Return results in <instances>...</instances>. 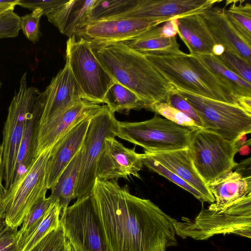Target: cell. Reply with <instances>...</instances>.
Here are the masks:
<instances>
[{
	"instance_id": "obj_1",
	"label": "cell",
	"mask_w": 251,
	"mask_h": 251,
	"mask_svg": "<svg viewBox=\"0 0 251 251\" xmlns=\"http://www.w3.org/2000/svg\"><path fill=\"white\" fill-rule=\"evenodd\" d=\"M106 251H166L177 241L176 220L116 179L96 178L91 193Z\"/></svg>"
},
{
	"instance_id": "obj_2",
	"label": "cell",
	"mask_w": 251,
	"mask_h": 251,
	"mask_svg": "<svg viewBox=\"0 0 251 251\" xmlns=\"http://www.w3.org/2000/svg\"><path fill=\"white\" fill-rule=\"evenodd\" d=\"M93 51L111 77L136 94L148 110L157 102H166L169 96L176 91L145 55L130 49L124 42Z\"/></svg>"
},
{
	"instance_id": "obj_3",
	"label": "cell",
	"mask_w": 251,
	"mask_h": 251,
	"mask_svg": "<svg viewBox=\"0 0 251 251\" xmlns=\"http://www.w3.org/2000/svg\"><path fill=\"white\" fill-rule=\"evenodd\" d=\"M145 56L176 89L239 106L231 88L198 56L184 52L177 55Z\"/></svg>"
},
{
	"instance_id": "obj_4",
	"label": "cell",
	"mask_w": 251,
	"mask_h": 251,
	"mask_svg": "<svg viewBox=\"0 0 251 251\" xmlns=\"http://www.w3.org/2000/svg\"><path fill=\"white\" fill-rule=\"evenodd\" d=\"M176 235L183 239L207 240L218 234L251 238V194L226 209L212 211L202 208L194 218L182 217L174 223Z\"/></svg>"
},
{
	"instance_id": "obj_5",
	"label": "cell",
	"mask_w": 251,
	"mask_h": 251,
	"mask_svg": "<svg viewBox=\"0 0 251 251\" xmlns=\"http://www.w3.org/2000/svg\"><path fill=\"white\" fill-rule=\"evenodd\" d=\"M51 149L34 158L5 192L3 199L4 219L10 227L18 229L33 206L46 197V167Z\"/></svg>"
},
{
	"instance_id": "obj_6",
	"label": "cell",
	"mask_w": 251,
	"mask_h": 251,
	"mask_svg": "<svg viewBox=\"0 0 251 251\" xmlns=\"http://www.w3.org/2000/svg\"><path fill=\"white\" fill-rule=\"evenodd\" d=\"M192 130L155 115L138 122H118L116 136L149 152L188 149Z\"/></svg>"
},
{
	"instance_id": "obj_7",
	"label": "cell",
	"mask_w": 251,
	"mask_h": 251,
	"mask_svg": "<svg viewBox=\"0 0 251 251\" xmlns=\"http://www.w3.org/2000/svg\"><path fill=\"white\" fill-rule=\"evenodd\" d=\"M40 92L35 87H27L26 73L20 81L8 108L2 131V173L6 191L12 185L15 174L18 151L25 125Z\"/></svg>"
},
{
	"instance_id": "obj_8",
	"label": "cell",
	"mask_w": 251,
	"mask_h": 251,
	"mask_svg": "<svg viewBox=\"0 0 251 251\" xmlns=\"http://www.w3.org/2000/svg\"><path fill=\"white\" fill-rule=\"evenodd\" d=\"M66 62L81 89L84 99L99 104L116 82L104 70L88 42L74 35L66 42Z\"/></svg>"
},
{
	"instance_id": "obj_9",
	"label": "cell",
	"mask_w": 251,
	"mask_h": 251,
	"mask_svg": "<svg viewBox=\"0 0 251 251\" xmlns=\"http://www.w3.org/2000/svg\"><path fill=\"white\" fill-rule=\"evenodd\" d=\"M188 150L194 166L206 184L236 167L234 143L201 128L192 131Z\"/></svg>"
},
{
	"instance_id": "obj_10",
	"label": "cell",
	"mask_w": 251,
	"mask_h": 251,
	"mask_svg": "<svg viewBox=\"0 0 251 251\" xmlns=\"http://www.w3.org/2000/svg\"><path fill=\"white\" fill-rule=\"evenodd\" d=\"M176 90L197 111L203 129L232 142L240 135L251 132V114L239 106Z\"/></svg>"
},
{
	"instance_id": "obj_11",
	"label": "cell",
	"mask_w": 251,
	"mask_h": 251,
	"mask_svg": "<svg viewBox=\"0 0 251 251\" xmlns=\"http://www.w3.org/2000/svg\"><path fill=\"white\" fill-rule=\"evenodd\" d=\"M118 121L106 105L91 118L81 147V158L75 189V199L91 194L96 179V170L104 148L105 139L116 137Z\"/></svg>"
},
{
	"instance_id": "obj_12",
	"label": "cell",
	"mask_w": 251,
	"mask_h": 251,
	"mask_svg": "<svg viewBox=\"0 0 251 251\" xmlns=\"http://www.w3.org/2000/svg\"><path fill=\"white\" fill-rule=\"evenodd\" d=\"M60 223L77 251H106L91 194L62 209Z\"/></svg>"
},
{
	"instance_id": "obj_13",
	"label": "cell",
	"mask_w": 251,
	"mask_h": 251,
	"mask_svg": "<svg viewBox=\"0 0 251 251\" xmlns=\"http://www.w3.org/2000/svg\"><path fill=\"white\" fill-rule=\"evenodd\" d=\"M161 24L159 21L123 18L90 21L75 36L87 41L93 50L131 40Z\"/></svg>"
},
{
	"instance_id": "obj_14",
	"label": "cell",
	"mask_w": 251,
	"mask_h": 251,
	"mask_svg": "<svg viewBox=\"0 0 251 251\" xmlns=\"http://www.w3.org/2000/svg\"><path fill=\"white\" fill-rule=\"evenodd\" d=\"M103 107L85 100L72 103L55 117L40 124L37 129L34 158L50 149L68 131L82 120L92 117Z\"/></svg>"
},
{
	"instance_id": "obj_15",
	"label": "cell",
	"mask_w": 251,
	"mask_h": 251,
	"mask_svg": "<svg viewBox=\"0 0 251 251\" xmlns=\"http://www.w3.org/2000/svg\"><path fill=\"white\" fill-rule=\"evenodd\" d=\"M222 1V0H137L132 9L117 18L152 20L162 24L172 19L201 14Z\"/></svg>"
},
{
	"instance_id": "obj_16",
	"label": "cell",
	"mask_w": 251,
	"mask_h": 251,
	"mask_svg": "<svg viewBox=\"0 0 251 251\" xmlns=\"http://www.w3.org/2000/svg\"><path fill=\"white\" fill-rule=\"evenodd\" d=\"M143 167L139 153L134 148H127L115 137H108L104 140V148L97 165L96 177L110 180L127 179L133 176L140 179L139 172Z\"/></svg>"
},
{
	"instance_id": "obj_17",
	"label": "cell",
	"mask_w": 251,
	"mask_h": 251,
	"mask_svg": "<svg viewBox=\"0 0 251 251\" xmlns=\"http://www.w3.org/2000/svg\"><path fill=\"white\" fill-rule=\"evenodd\" d=\"M91 117L82 120L71 128L51 148L46 167L48 189L55 186L63 172L80 150Z\"/></svg>"
},
{
	"instance_id": "obj_18",
	"label": "cell",
	"mask_w": 251,
	"mask_h": 251,
	"mask_svg": "<svg viewBox=\"0 0 251 251\" xmlns=\"http://www.w3.org/2000/svg\"><path fill=\"white\" fill-rule=\"evenodd\" d=\"M44 104L39 125L55 117L73 102L84 99L69 64H66L44 91Z\"/></svg>"
},
{
	"instance_id": "obj_19",
	"label": "cell",
	"mask_w": 251,
	"mask_h": 251,
	"mask_svg": "<svg viewBox=\"0 0 251 251\" xmlns=\"http://www.w3.org/2000/svg\"><path fill=\"white\" fill-rule=\"evenodd\" d=\"M225 7H211L201 14L216 44L225 50L238 55L251 65V44L248 43L233 26L225 13Z\"/></svg>"
},
{
	"instance_id": "obj_20",
	"label": "cell",
	"mask_w": 251,
	"mask_h": 251,
	"mask_svg": "<svg viewBox=\"0 0 251 251\" xmlns=\"http://www.w3.org/2000/svg\"><path fill=\"white\" fill-rule=\"evenodd\" d=\"M144 153L196 189L203 196L206 202L210 204L214 202L213 195L194 166L188 149L164 152L145 151Z\"/></svg>"
},
{
	"instance_id": "obj_21",
	"label": "cell",
	"mask_w": 251,
	"mask_h": 251,
	"mask_svg": "<svg viewBox=\"0 0 251 251\" xmlns=\"http://www.w3.org/2000/svg\"><path fill=\"white\" fill-rule=\"evenodd\" d=\"M206 185L215 200L208 209L212 211L224 210L251 194V176H243L236 171H229Z\"/></svg>"
},
{
	"instance_id": "obj_22",
	"label": "cell",
	"mask_w": 251,
	"mask_h": 251,
	"mask_svg": "<svg viewBox=\"0 0 251 251\" xmlns=\"http://www.w3.org/2000/svg\"><path fill=\"white\" fill-rule=\"evenodd\" d=\"M177 34L190 54L197 56L213 54L216 42L201 14L178 18Z\"/></svg>"
},
{
	"instance_id": "obj_23",
	"label": "cell",
	"mask_w": 251,
	"mask_h": 251,
	"mask_svg": "<svg viewBox=\"0 0 251 251\" xmlns=\"http://www.w3.org/2000/svg\"><path fill=\"white\" fill-rule=\"evenodd\" d=\"M96 0H67L46 15L48 21L63 34L71 37L90 22L91 9Z\"/></svg>"
},
{
	"instance_id": "obj_24",
	"label": "cell",
	"mask_w": 251,
	"mask_h": 251,
	"mask_svg": "<svg viewBox=\"0 0 251 251\" xmlns=\"http://www.w3.org/2000/svg\"><path fill=\"white\" fill-rule=\"evenodd\" d=\"M44 100V92H40L26 122L18 151L14 181L22 175L34 159L36 134L43 109Z\"/></svg>"
},
{
	"instance_id": "obj_25",
	"label": "cell",
	"mask_w": 251,
	"mask_h": 251,
	"mask_svg": "<svg viewBox=\"0 0 251 251\" xmlns=\"http://www.w3.org/2000/svg\"><path fill=\"white\" fill-rule=\"evenodd\" d=\"M124 43L130 49L145 55H170L184 53L180 49L176 36L160 37L157 26Z\"/></svg>"
},
{
	"instance_id": "obj_26",
	"label": "cell",
	"mask_w": 251,
	"mask_h": 251,
	"mask_svg": "<svg viewBox=\"0 0 251 251\" xmlns=\"http://www.w3.org/2000/svg\"><path fill=\"white\" fill-rule=\"evenodd\" d=\"M62 207L55 199L38 222L17 240V251H30L47 234L60 225Z\"/></svg>"
},
{
	"instance_id": "obj_27",
	"label": "cell",
	"mask_w": 251,
	"mask_h": 251,
	"mask_svg": "<svg viewBox=\"0 0 251 251\" xmlns=\"http://www.w3.org/2000/svg\"><path fill=\"white\" fill-rule=\"evenodd\" d=\"M81 158V148L63 172L50 195L58 199L62 210L69 206L75 199V189L78 177Z\"/></svg>"
},
{
	"instance_id": "obj_28",
	"label": "cell",
	"mask_w": 251,
	"mask_h": 251,
	"mask_svg": "<svg viewBox=\"0 0 251 251\" xmlns=\"http://www.w3.org/2000/svg\"><path fill=\"white\" fill-rule=\"evenodd\" d=\"M103 103L113 113L117 112L128 114L131 110L146 108L145 103L136 94L117 82H115L107 91Z\"/></svg>"
},
{
	"instance_id": "obj_29",
	"label": "cell",
	"mask_w": 251,
	"mask_h": 251,
	"mask_svg": "<svg viewBox=\"0 0 251 251\" xmlns=\"http://www.w3.org/2000/svg\"><path fill=\"white\" fill-rule=\"evenodd\" d=\"M198 57L213 73L231 88L235 97H251V84L228 69L217 56L209 54L199 56Z\"/></svg>"
},
{
	"instance_id": "obj_30",
	"label": "cell",
	"mask_w": 251,
	"mask_h": 251,
	"mask_svg": "<svg viewBox=\"0 0 251 251\" xmlns=\"http://www.w3.org/2000/svg\"><path fill=\"white\" fill-rule=\"evenodd\" d=\"M244 0H226L225 14L236 30L244 39L251 44V4L244 3Z\"/></svg>"
},
{
	"instance_id": "obj_31",
	"label": "cell",
	"mask_w": 251,
	"mask_h": 251,
	"mask_svg": "<svg viewBox=\"0 0 251 251\" xmlns=\"http://www.w3.org/2000/svg\"><path fill=\"white\" fill-rule=\"evenodd\" d=\"M137 0H96L90 13V21L116 19L128 12Z\"/></svg>"
},
{
	"instance_id": "obj_32",
	"label": "cell",
	"mask_w": 251,
	"mask_h": 251,
	"mask_svg": "<svg viewBox=\"0 0 251 251\" xmlns=\"http://www.w3.org/2000/svg\"><path fill=\"white\" fill-rule=\"evenodd\" d=\"M139 156L143 165L188 191L201 202H206L204 198L200 192L160 163L145 153L139 154Z\"/></svg>"
},
{
	"instance_id": "obj_33",
	"label": "cell",
	"mask_w": 251,
	"mask_h": 251,
	"mask_svg": "<svg viewBox=\"0 0 251 251\" xmlns=\"http://www.w3.org/2000/svg\"><path fill=\"white\" fill-rule=\"evenodd\" d=\"M30 251H71L60 223L59 226L44 237Z\"/></svg>"
},
{
	"instance_id": "obj_34",
	"label": "cell",
	"mask_w": 251,
	"mask_h": 251,
	"mask_svg": "<svg viewBox=\"0 0 251 251\" xmlns=\"http://www.w3.org/2000/svg\"><path fill=\"white\" fill-rule=\"evenodd\" d=\"M148 110L192 131L201 128L191 119L166 102H157L151 105Z\"/></svg>"
},
{
	"instance_id": "obj_35",
	"label": "cell",
	"mask_w": 251,
	"mask_h": 251,
	"mask_svg": "<svg viewBox=\"0 0 251 251\" xmlns=\"http://www.w3.org/2000/svg\"><path fill=\"white\" fill-rule=\"evenodd\" d=\"M43 15L41 9L36 8L31 13L21 17V28L27 39L34 44L41 36L40 21Z\"/></svg>"
},
{
	"instance_id": "obj_36",
	"label": "cell",
	"mask_w": 251,
	"mask_h": 251,
	"mask_svg": "<svg viewBox=\"0 0 251 251\" xmlns=\"http://www.w3.org/2000/svg\"><path fill=\"white\" fill-rule=\"evenodd\" d=\"M54 200L50 196L48 198L45 197L33 206L25 218L20 229L18 230L17 239L29 230L38 222Z\"/></svg>"
},
{
	"instance_id": "obj_37",
	"label": "cell",
	"mask_w": 251,
	"mask_h": 251,
	"mask_svg": "<svg viewBox=\"0 0 251 251\" xmlns=\"http://www.w3.org/2000/svg\"><path fill=\"white\" fill-rule=\"evenodd\" d=\"M217 57L228 69L251 84V64L238 55L226 50L222 55Z\"/></svg>"
},
{
	"instance_id": "obj_38",
	"label": "cell",
	"mask_w": 251,
	"mask_h": 251,
	"mask_svg": "<svg viewBox=\"0 0 251 251\" xmlns=\"http://www.w3.org/2000/svg\"><path fill=\"white\" fill-rule=\"evenodd\" d=\"M21 17L8 10L0 14V39L17 36L21 28Z\"/></svg>"
},
{
	"instance_id": "obj_39",
	"label": "cell",
	"mask_w": 251,
	"mask_h": 251,
	"mask_svg": "<svg viewBox=\"0 0 251 251\" xmlns=\"http://www.w3.org/2000/svg\"><path fill=\"white\" fill-rule=\"evenodd\" d=\"M166 103L191 119L199 127L202 128L201 119L195 109L176 91L172 93Z\"/></svg>"
},
{
	"instance_id": "obj_40",
	"label": "cell",
	"mask_w": 251,
	"mask_h": 251,
	"mask_svg": "<svg viewBox=\"0 0 251 251\" xmlns=\"http://www.w3.org/2000/svg\"><path fill=\"white\" fill-rule=\"evenodd\" d=\"M18 229L8 226L4 219L0 220V251H17Z\"/></svg>"
},
{
	"instance_id": "obj_41",
	"label": "cell",
	"mask_w": 251,
	"mask_h": 251,
	"mask_svg": "<svg viewBox=\"0 0 251 251\" xmlns=\"http://www.w3.org/2000/svg\"><path fill=\"white\" fill-rule=\"evenodd\" d=\"M66 1L65 0H18L17 5L32 10L36 8L41 9L44 15L46 16Z\"/></svg>"
},
{
	"instance_id": "obj_42",
	"label": "cell",
	"mask_w": 251,
	"mask_h": 251,
	"mask_svg": "<svg viewBox=\"0 0 251 251\" xmlns=\"http://www.w3.org/2000/svg\"><path fill=\"white\" fill-rule=\"evenodd\" d=\"M160 29L161 37L171 38L176 37L177 34L178 19H174L164 23Z\"/></svg>"
},
{
	"instance_id": "obj_43",
	"label": "cell",
	"mask_w": 251,
	"mask_h": 251,
	"mask_svg": "<svg viewBox=\"0 0 251 251\" xmlns=\"http://www.w3.org/2000/svg\"><path fill=\"white\" fill-rule=\"evenodd\" d=\"M2 148L0 145V220L4 219L5 214L3 205V199L6 190L3 183Z\"/></svg>"
},
{
	"instance_id": "obj_44",
	"label": "cell",
	"mask_w": 251,
	"mask_h": 251,
	"mask_svg": "<svg viewBox=\"0 0 251 251\" xmlns=\"http://www.w3.org/2000/svg\"><path fill=\"white\" fill-rule=\"evenodd\" d=\"M240 107L251 114V97L247 96L235 97Z\"/></svg>"
},
{
	"instance_id": "obj_45",
	"label": "cell",
	"mask_w": 251,
	"mask_h": 251,
	"mask_svg": "<svg viewBox=\"0 0 251 251\" xmlns=\"http://www.w3.org/2000/svg\"><path fill=\"white\" fill-rule=\"evenodd\" d=\"M251 140L249 139L247 141L246 143L239 148L238 152L242 155H248L251 152Z\"/></svg>"
},
{
	"instance_id": "obj_46",
	"label": "cell",
	"mask_w": 251,
	"mask_h": 251,
	"mask_svg": "<svg viewBox=\"0 0 251 251\" xmlns=\"http://www.w3.org/2000/svg\"><path fill=\"white\" fill-rule=\"evenodd\" d=\"M225 51V47L221 44H216L212 49L213 55L216 56H220L222 55Z\"/></svg>"
},
{
	"instance_id": "obj_47",
	"label": "cell",
	"mask_w": 251,
	"mask_h": 251,
	"mask_svg": "<svg viewBox=\"0 0 251 251\" xmlns=\"http://www.w3.org/2000/svg\"><path fill=\"white\" fill-rule=\"evenodd\" d=\"M8 10H8V9H6L5 8H0V14L3 13Z\"/></svg>"
},
{
	"instance_id": "obj_48",
	"label": "cell",
	"mask_w": 251,
	"mask_h": 251,
	"mask_svg": "<svg viewBox=\"0 0 251 251\" xmlns=\"http://www.w3.org/2000/svg\"><path fill=\"white\" fill-rule=\"evenodd\" d=\"M71 251H77L75 249V248L71 244Z\"/></svg>"
},
{
	"instance_id": "obj_49",
	"label": "cell",
	"mask_w": 251,
	"mask_h": 251,
	"mask_svg": "<svg viewBox=\"0 0 251 251\" xmlns=\"http://www.w3.org/2000/svg\"><path fill=\"white\" fill-rule=\"evenodd\" d=\"M1 83L0 80V88L1 87Z\"/></svg>"
}]
</instances>
